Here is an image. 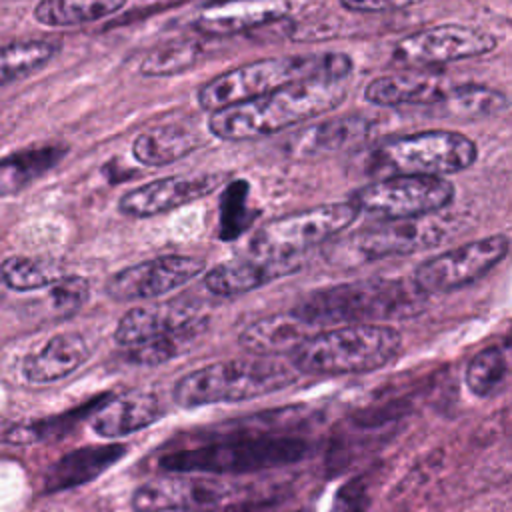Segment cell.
<instances>
[{
    "label": "cell",
    "instance_id": "obj_13",
    "mask_svg": "<svg viewBox=\"0 0 512 512\" xmlns=\"http://www.w3.org/2000/svg\"><path fill=\"white\" fill-rule=\"evenodd\" d=\"M208 318L194 302L172 300L128 310L116 324L114 340L124 346H140L166 338H198Z\"/></svg>",
    "mask_w": 512,
    "mask_h": 512
},
{
    "label": "cell",
    "instance_id": "obj_14",
    "mask_svg": "<svg viewBox=\"0 0 512 512\" xmlns=\"http://www.w3.org/2000/svg\"><path fill=\"white\" fill-rule=\"evenodd\" d=\"M204 260L184 254H164L122 268L106 282V294L120 302L164 296L204 272Z\"/></svg>",
    "mask_w": 512,
    "mask_h": 512
},
{
    "label": "cell",
    "instance_id": "obj_15",
    "mask_svg": "<svg viewBox=\"0 0 512 512\" xmlns=\"http://www.w3.org/2000/svg\"><path fill=\"white\" fill-rule=\"evenodd\" d=\"M226 172L178 174L152 180L138 188L128 190L118 200V210L132 218H152L170 210L196 202L226 182Z\"/></svg>",
    "mask_w": 512,
    "mask_h": 512
},
{
    "label": "cell",
    "instance_id": "obj_2",
    "mask_svg": "<svg viewBox=\"0 0 512 512\" xmlns=\"http://www.w3.org/2000/svg\"><path fill=\"white\" fill-rule=\"evenodd\" d=\"M352 70V58L346 54H296L254 60L218 74L198 88L196 100L202 110H222L232 104L272 92L280 86L310 80H344Z\"/></svg>",
    "mask_w": 512,
    "mask_h": 512
},
{
    "label": "cell",
    "instance_id": "obj_28",
    "mask_svg": "<svg viewBox=\"0 0 512 512\" xmlns=\"http://www.w3.org/2000/svg\"><path fill=\"white\" fill-rule=\"evenodd\" d=\"M60 50L58 40H20L0 46V86L46 66Z\"/></svg>",
    "mask_w": 512,
    "mask_h": 512
},
{
    "label": "cell",
    "instance_id": "obj_8",
    "mask_svg": "<svg viewBox=\"0 0 512 512\" xmlns=\"http://www.w3.org/2000/svg\"><path fill=\"white\" fill-rule=\"evenodd\" d=\"M352 200L330 202L290 212L264 222L250 238L248 250L254 258L292 260L308 248L334 240L358 218Z\"/></svg>",
    "mask_w": 512,
    "mask_h": 512
},
{
    "label": "cell",
    "instance_id": "obj_36",
    "mask_svg": "<svg viewBox=\"0 0 512 512\" xmlns=\"http://www.w3.org/2000/svg\"><path fill=\"white\" fill-rule=\"evenodd\" d=\"M424 0H340V4L350 12L362 14H380V12H396L416 6Z\"/></svg>",
    "mask_w": 512,
    "mask_h": 512
},
{
    "label": "cell",
    "instance_id": "obj_31",
    "mask_svg": "<svg viewBox=\"0 0 512 512\" xmlns=\"http://www.w3.org/2000/svg\"><path fill=\"white\" fill-rule=\"evenodd\" d=\"M202 58V44L196 40H178L156 46L142 62L140 72L144 76H174L192 68Z\"/></svg>",
    "mask_w": 512,
    "mask_h": 512
},
{
    "label": "cell",
    "instance_id": "obj_23",
    "mask_svg": "<svg viewBox=\"0 0 512 512\" xmlns=\"http://www.w3.org/2000/svg\"><path fill=\"white\" fill-rule=\"evenodd\" d=\"M442 78L432 72H398L374 78L366 90L364 98L376 106H410L432 104L444 92Z\"/></svg>",
    "mask_w": 512,
    "mask_h": 512
},
{
    "label": "cell",
    "instance_id": "obj_35",
    "mask_svg": "<svg viewBox=\"0 0 512 512\" xmlns=\"http://www.w3.org/2000/svg\"><path fill=\"white\" fill-rule=\"evenodd\" d=\"M366 506H368L366 482L362 478H354L338 490L332 512H366Z\"/></svg>",
    "mask_w": 512,
    "mask_h": 512
},
{
    "label": "cell",
    "instance_id": "obj_26",
    "mask_svg": "<svg viewBox=\"0 0 512 512\" xmlns=\"http://www.w3.org/2000/svg\"><path fill=\"white\" fill-rule=\"evenodd\" d=\"M426 108L434 116L442 118L480 120L502 114L508 108V96L500 90L478 84L446 86L444 92Z\"/></svg>",
    "mask_w": 512,
    "mask_h": 512
},
{
    "label": "cell",
    "instance_id": "obj_34",
    "mask_svg": "<svg viewBox=\"0 0 512 512\" xmlns=\"http://www.w3.org/2000/svg\"><path fill=\"white\" fill-rule=\"evenodd\" d=\"M90 294L88 280L82 276H60L50 284L48 302L56 316H70L78 312Z\"/></svg>",
    "mask_w": 512,
    "mask_h": 512
},
{
    "label": "cell",
    "instance_id": "obj_33",
    "mask_svg": "<svg viewBox=\"0 0 512 512\" xmlns=\"http://www.w3.org/2000/svg\"><path fill=\"white\" fill-rule=\"evenodd\" d=\"M62 154H64L62 146H46V148H40L34 152L18 154L12 160H6L0 170L6 172V180L22 184V182H28L30 178L42 174L50 166H54L62 158Z\"/></svg>",
    "mask_w": 512,
    "mask_h": 512
},
{
    "label": "cell",
    "instance_id": "obj_1",
    "mask_svg": "<svg viewBox=\"0 0 512 512\" xmlns=\"http://www.w3.org/2000/svg\"><path fill=\"white\" fill-rule=\"evenodd\" d=\"M344 98L346 86L342 80H298L212 112L208 128L220 140H256L322 116L338 108Z\"/></svg>",
    "mask_w": 512,
    "mask_h": 512
},
{
    "label": "cell",
    "instance_id": "obj_17",
    "mask_svg": "<svg viewBox=\"0 0 512 512\" xmlns=\"http://www.w3.org/2000/svg\"><path fill=\"white\" fill-rule=\"evenodd\" d=\"M294 0H220L198 12L194 28L204 36H232L288 18Z\"/></svg>",
    "mask_w": 512,
    "mask_h": 512
},
{
    "label": "cell",
    "instance_id": "obj_25",
    "mask_svg": "<svg viewBox=\"0 0 512 512\" xmlns=\"http://www.w3.org/2000/svg\"><path fill=\"white\" fill-rule=\"evenodd\" d=\"M308 328L294 312L272 314L248 324L238 340L244 350L256 356L284 354L288 350L294 352L310 336Z\"/></svg>",
    "mask_w": 512,
    "mask_h": 512
},
{
    "label": "cell",
    "instance_id": "obj_3",
    "mask_svg": "<svg viewBox=\"0 0 512 512\" xmlns=\"http://www.w3.org/2000/svg\"><path fill=\"white\" fill-rule=\"evenodd\" d=\"M414 286L400 280H358L316 290L292 310L308 326L328 324H380L376 320L410 318L424 306Z\"/></svg>",
    "mask_w": 512,
    "mask_h": 512
},
{
    "label": "cell",
    "instance_id": "obj_6",
    "mask_svg": "<svg viewBox=\"0 0 512 512\" xmlns=\"http://www.w3.org/2000/svg\"><path fill=\"white\" fill-rule=\"evenodd\" d=\"M296 378L294 368L270 356L222 360L184 374L172 396L182 408L240 402L284 390Z\"/></svg>",
    "mask_w": 512,
    "mask_h": 512
},
{
    "label": "cell",
    "instance_id": "obj_11",
    "mask_svg": "<svg viewBox=\"0 0 512 512\" xmlns=\"http://www.w3.org/2000/svg\"><path fill=\"white\" fill-rule=\"evenodd\" d=\"M510 248L506 234H492L466 242L424 260L412 274V286L422 294H444L464 288L500 264Z\"/></svg>",
    "mask_w": 512,
    "mask_h": 512
},
{
    "label": "cell",
    "instance_id": "obj_16",
    "mask_svg": "<svg viewBox=\"0 0 512 512\" xmlns=\"http://www.w3.org/2000/svg\"><path fill=\"white\" fill-rule=\"evenodd\" d=\"M226 488L216 482L168 476L140 484L132 494L136 512H200L216 506Z\"/></svg>",
    "mask_w": 512,
    "mask_h": 512
},
{
    "label": "cell",
    "instance_id": "obj_27",
    "mask_svg": "<svg viewBox=\"0 0 512 512\" xmlns=\"http://www.w3.org/2000/svg\"><path fill=\"white\" fill-rule=\"evenodd\" d=\"M126 0H40L34 18L46 26H80L118 12Z\"/></svg>",
    "mask_w": 512,
    "mask_h": 512
},
{
    "label": "cell",
    "instance_id": "obj_32",
    "mask_svg": "<svg viewBox=\"0 0 512 512\" xmlns=\"http://www.w3.org/2000/svg\"><path fill=\"white\" fill-rule=\"evenodd\" d=\"M256 220V210L248 206V182L234 180L226 186L220 202V238L234 240Z\"/></svg>",
    "mask_w": 512,
    "mask_h": 512
},
{
    "label": "cell",
    "instance_id": "obj_24",
    "mask_svg": "<svg viewBox=\"0 0 512 512\" xmlns=\"http://www.w3.org/2000/svg\"><path fill=\"white\" fill-rule=\"evenodd\" d=\"M90 356L88 342L80 334H58L24 360V376L46 384L60 380L80 368Z\"/></svg>",
    "mask_w": 512,
    "mask_h": 512
},
{
    "label": "cell",
    "instance_id": "obj_7",
    "mask_svg": "<svg viewBox=\"0 0 512 512\" xmlns=\"http://www.w3.org/2000/svg\"><path fill=\"white\" fill-rule=\"evenodd\" d=\"M478 158L476 142L456 130H422L380 142L372 154L374 172L388 176H444L470 168Z\"/></svg>",
    "mask_w": 512,
    "mask_h": 512
},
{
    "label": "cell",
    "instance_id": "obj_37",
    "mask_svg": "<svg viewBox=\"0 0 512 512\" xmlns=\"http://www.w3.org/2000/svg\"><path fill=\"white\" fill-rule=\"evenodd\" d=\"M0 282H2V280H0Z\"/></svg>",
    "mask_w": 512,
    "mask_h": 512
},
{
    "label": "cell",
    "instance_id": "obj_19",
    "mask_svg": "<svg viewBox=\"0 0 512 512\" xmlns=\"http://www.w3.org/2000/svg\"><path fill=\"white\" fill-rule=\"evenodd\" d=\"M302 268L298 258L292 260H268V258H240L220 262L210 268L204 276V284L208 292L216 296H240L252 292L268 282H274L282 276L294 274Z\"/></svg>",
    "mask_w": 512,
    "mask_h": 512
},
{
    "label": "cell",
    "instance_id": "obj_18",
    "mask_svg": "<svg viewBox=\"0 0 512 512\" xmlns=\"http://www.w3.org/2000/svg\"><path fill=\"white\" fill-rule=\"evenodd\" d=\"M164 414V404L150 390H130L110 400H102L90 414L92 428L104 438H120L148 428Z\"/></svg>",
    "mask_w": 512,
    "mask_h": 512
},
{
    "label": "cell",
    "instance_id": "obj_29",
    "mask_svg": "<svg viewBox=\"0 0 512 512\" xmlns=\"http://www.w3.org/2000/svg\"><path fill=\"white\" fill-rule=\"evenodd\" d=\"M508 380V356L500 346H488L480 350L466 368V386L478 398H490L506 386Z\"/></svg>",
    "mask_w": 512,
    "mask_h": 512
},
{
    "label": "cell",
    "instance_id": "obj_22",
    "mask_svg": "<svg viewBox=\"0 0 512 512\" xmlns=\"http://www.w3.org/2000/svg\"><path fill=\"white\" fill-rule=\"evenodd\" d=\"M204 144L202 134L186 122H168L136 136L132 142L134 158L144 166H166Z\"/></svg>",
    "mask_w": 512,
    "mask_h": 512
},
{
    "label": "cell",
    "instance_id": "obj_20",
    "mask_svg": "<svg viewBox=\"0 0 512 512\" xmlns=\"http://www.w3.org/2000/svg\"><path fill=\"white\" fill-rule=\"evenodd\" d=\"M370 134V122L358 116L326 120L298 130L286 144L292 158L308 160L354 148Z\"/></svg>",
    "mask_w": 512,
    "mask_h": 512
},
{
    "label": "cell",
    "instance_id": "obj_21",
    "mask_svg": "<svg viewBox=\"0 0 512 512\" xmlns=\"http://www.w3.org/2000/svg\"><path fill=\"white\" fill-rule=\"evenodd\" d=\"M126 454L124 444L86 446L68 452L50 466L44 478L46 492H60L80 484H86L114 466Z\"/></svg>",
    "mask_w": 512,
    "mask_h": 512
},
{
    "label": "cell",
    "instance_id": "obj_30",
    "mask_svg": "<svg viewBox=\"0 0 512 512\" xmlns=\"http://www.w3.org/2000/svg\"><path fill=\"white\" fill-rule=\"evenodd\" d=\"M60 276V266L42 258L12 256L4 260L0 266V280L16 292H28L50 286Z\"/></svg>",
    "mask_w": 512,
    "mask_h": 512
},
{
    "label": "cell",
    "instance_id": "obj_4",
    "mask_svg": "<svg viewBox=\"0 0 512 512\" xmlns=\"http://www.w3.org/2000/svg\"><path fill=\"white\" fill-rule=\"evenodd\" d=\"M402 348V336L388 324H344L310 334L294 352V368L304 374L342 376L378 370Z\"/></svg>",
    "mask_w": 512,
    "mask_h": 512
},
{
    "label": "cell",
    "instance_id": "obj_5",
    "mask_svg": "<svg viewBox=\"0 0 512 512\" xmlns=\"http://www.w3.org/2000/svg\"><path fill=\"white\" fill-rule=\"evenodd\" d=\"M308 454V442L298 436H232L194 448L170 450L158 466L172 474H246L286 466Z\"/></svg>",
    "mask_w": 512,
    "mask_h": 512
},
{
    "label": "cell",
    "instance_id": "obj_9",
    "mask_svg": "<svg viewBox=\"0 0 512 512\" xmlns=\"http://www.w3.org/2000/svg\"><path fill=\"white\" fill-rule=\"evenodd\" d=\"M442 234V228L428 216L384 220L380 224L360 228L352 234L330 240L326 258L332 264L358 266L364 262L390 256H406L430 248L442 240Z\"/></svg>",
    "mask_w": 512,
    "mask_h": 512
},
{
    "label": "cell",
    "instance_id": "obj_10",
    "mask_svg": "<svg viewBox=\"0 0 512 512\" xmlns=\"http://www.w3.org/2000/svg\"><path fill=\"white\" fill-rule=\"evenodd\" d=\"M454 194V184L442 176L396 174L360 188L350 200L360 212L402 220L440 212L454 200Z\"/></svg>",
    "mask_w": 512,
    "mask_h": 512
},
{
    "label": "cell",
    "instance_id": "obj_12",
    "mask_svg": "<svg viewBox=\"0 0 512 512\" xmlns=\"http://www.w3.org/2000/svg\"><path fill=\"white\" fill-rule=\"evenodd\" d=\"M498 40L490 32L464 24H438L404 36L394 46V60L402 66H440L492 52Z\"/></svg>",
    "mask_w": 512,
    "mask_h": 512
}]
</instances>
